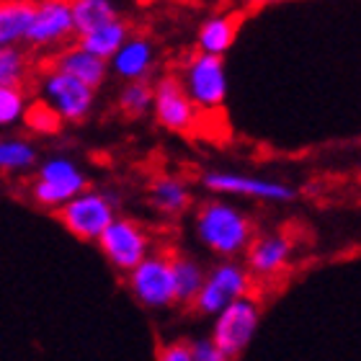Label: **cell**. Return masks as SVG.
Returning a JSON list of instances; mask_svg holds the SVG:
<instances>
[{"mask_svg":"<svg viewBox=\"0 0 361 361\" xmlns=\"http://www.w3.org/2000/svg\"><path fill=\"white\" fill-rule=\"evenodd\" d=\"M196 233L209 250L219 256H235L248 245L250 222L230 204L209 202L196 217Z\"/></svg>","mask_w":361,"mask_h":361,"instance_id":"obj_1","label":"cell"},{"mask_svg":"<svg viewBox=\"0 0 361 361\" xmlns=\"http://www.w3.org/2000/svg\"><path fill=\"white\" fill-rule=\"evenodd\" d=\"M258 305L248 297L233 302L230 307H225L214 320V331H212V343L227 356L233 359L248 348L250 338L256 336L258 328Z\"/></svg>","mask_w":361,"mask_h":361,"instance_id":"obj_2","label":"cell"},{"mask_svg":"<svg viewBox=\"0 0 361 361\" xmlns=\"http://www.w3.org/2000/svg\"><path fill=\"white\" fill-rule=\"evenodd\" d=\"M57 217L80 240H98L106 227L116 219L114 217V204L104 194L75 196L57 209Z\"/></svg>","mask_w":361,"mask_h":361,"instance_id":"obj_3","label":"cell"},{"mask_svg":"<svg viewBox=\"0 0 361 361\" xmlns=\"http://www.w3.org/2000/svg\"><path fill=\"white\" fill-rule=\"evenodd\" d=\"M98 245L104 250V256L121 271H135L137 266L147 258L150 240L142 227L132 219H114L106 227L104 235L98 238Z\"/></svg>","mask_w":361,"mask_h":361,"instance_id":"obj_4","label":"cell"},{"mask_svg":"<svg viewBox=\"0 0 361 361\" xmlns=\"http://www.w3.org/2000/svg\"><path fill=\"white\" fill-rule=\"evenodd\" d=\"M248 271L238 264H219L212 271L209 276L204 279V286L199 297L194 300L196 310L204 315H219L225 307H230L233 302L243 300L248 292Z\"/></svg>","mask_w":361,"mask_h":361,"instance_id":"obj_5","label":"cell"},{"mask_svg":"<svg viewBox=\"0 0 361 361\" xmlns=\"http://www.w3.org/2000/svg\"><path fill=\"white\" fill-rule=\"evenodd\" d=\"M129 286L147 307H166L176 302L173 266L166 256H147L135 271H129Z\"/></svg>","mask_w":361,"mask_h":361,"instance_id":"obj_6","label":"cell"},{"mask_svg":"<svg viewBox=\"0 0 361 361\" xmlns=\"http://www.w3.org/2000/svg\"><path fill=\"white\" fill-rule=\"evenodd\" d=\"M83 188H85L83 173L70 160L54 158L42 166L31 194H34V199L39 204H44V207H62L70 199L83 194Z\"/></svg>","mask_w":361,"mask_h":361,"instance_id":"obj_7","label":"cell"},{"mask_svg":"<svg viewBox=\"0 0 361 361\" xmlns=\"http://www.w3.org/2000/svg\"><path fill=\"white\" fill-rule=\"evenodd\" d=\"M183 90L188 93L191 104L214 109L225 101L227 96V73L222 57H212V54H199L191 60L186 68V85Z\"/></svg>","mask_w":361,"mask_h":361,"instance_id":"obj_8","label":"cell"},{"mask_svg":"<svg viewBox=\"0 0 361 361\" xmlns=\"http://www.w3.org/2000/svg\"><path fill=\"white\" fill-rule=\"evenodd\" d=\"M44 96H47V104L60 114L62 121L83 119L85 114L90 111V104H93V90H90L88 85H83L80 80H75V78L62 75L57 70H52V73L47 75Z\"/></svg>","mask_w":361,"mask_h":361,"instance_id":"obj_9","label":"cell"},{"mask_svg":"<svg viewBox=\"0 0 361 361\" xmlns=\"http://www.w3.org/2000/svg\"><path fill=\"white\" fill-rule=\"evenodd\" d=\"M152 111H155V119L171 132L188 129L196 114L191 98L176 78H163L158 88L152 90Z\"/></svg>","mask_w":361,"mask_h":361,"instance_id":"obj_10","label":"cell"},{"mask_svg":"<svg viewBox=\"0 0 361 361\" xmlns=\"http://www.w3.org/2000/svg\"><path fill=\"white\" fill-rule=\"evenodd\" d=\"M204 186L214 194H243L253 199H266V202H289L294 196L292 188L276 180L253 178L243 173H219V171L204 176Z\"/></svg>","mask_w":361,"mask_h":361,"instance_id":"obj_11","label":"cell"},{"mask_svg":"<svg viewBox=\"0 0 361 361\" xmlns=\"http://www.w3.org/2000/svg\"><path fill=\"white\" fill-rule=\"evenodd\" d=\"M73 13L68 3H42L34 11L26 42L34 47H49L73 34Z\"/></svg>","mask_w":361,"mask_h":361,"instance_id":"obj_12","label":"cell"},{"mask_svg":"<svg viewBox=\"0 0 361 361\" xmlns=\"http://www.w3.org/2000/svg\"><path fill=\"white\" fill-rule=\"evenodd\" d=\"M52 70H57V73H62V75L75 78V80H80L83 85H88L90 90L98 88L106 78V62L93 57V54L83 52V49H78V47L65 49L62 54H57Z\"/></svg>","mask_w":361,"mask_h":361,"instance_id":"obj_13","label":"cell"},{"mask_svg":"<svg viewBox=\"0 0 361 361\" xmlns=\"http://www.w3.org/2000/svg\"><path fill=\"white\" fill-rule=\"evenodd\" d=\"M152 60H155V49L147 39H127L121 49L111 57L114 70L119 73L121 78H127L132 83L142 80L152 68Z\"/></svg>","mask_w":361,"mask_h":361,"instance_id":"obj_14","label":"cell"},{"mask_svg":"<svg viewBox=\"0 0 361 361\" xmlns=\"http://www.w3.org/2000/svg\"><path fill=\"white\" fill-rule=\"evenodd\" d=\"M127 23L119 21V18H114L111 23H106V26H98V29L88 31L83 37L78 39V49H83V52L93 54L98 60H111L114 54L119 52L121 44L127 42Z\"/></svg>","mask_w":361,"mask_h":361,"instance_id":"obj_15","label":"cell"},{"mask_svg":"<svg viewBox=\"0 0 361 361\" xmlns=\"http://www.w3.org/2000/svg\"><path fill=\"white\" fill-rule=\"evenodd\" d=\"M289 253H292V243L284 235H266L250 245L248 266L256 274H274L286 264Z\"/></svg>","mask_w":361,"mask_h":361,"instance_id":"obj_16","label":"cell"},{"mask_svg":"<svg viewBox=\"0 0 361 361\" xmlns=\"http://www.w3.org/2000/svg\"><path fill=\"white\" fill-rule=\"evenodd\" d=\"M37 6L31 3H0V47H11L26 39Z\"/></svg>","mask_w":361,"mask_h":361,"instance_id":"obj_17","label":"cell"},{"mask_svg":"<svg viewBox=\"0 0 361 361\" xmlns=\"http://www.w3.org/2000/svg\"><path fill=\"white\" fill-rule=\"evenodd\" d=\"M235 42V21L230 16H214L209 21L202 23L199 29V47L202 54L222 57Z\"/></svg>","mask_w":361,"mask_h":361,"instance_id":"obj_18","label":"cell"},{"mask_svg":"<svg viewBox=\"0 0 361 361\" xmlns=\"http://www.w3.org/2000/svg\"><path fill=\"white\" fill-rule=\"evenodd\" d=\"M70 13H73V29L83 37L98 26L111 23L116 18V8L109 0H78L70 6Z\"/></svg>","mask_w":361,"mask_h":361,"instance_id":"obj_19","label":"cell"},{"mask_svg":"<svg viewBox=\"0 0 361 361\" xmlns=\"http://www.w3.org/2000/svg\"><path fill=\"white\" fill-rule=\"evenodd\" d=\"M173 266V286H176V302H194L204 286V271L194 258L176 256L171 258Z\"/></svg>","mask_w":361,"mask_h":361,"instance_id":"obj_20","label":"cell"},{"mask_svg":"<svg viewBox=\"0 0 361 361\" xmlns=\"http://www.w3.org/2000/svg\"><path fill=\"white\" fill-rule=\"evenodd\" d=\"M150 199L155 204V209L166 212V214H178L188 207L191 194L178 178H160L152 183Z\"/></svg>","mask_w":361,"mask_h":361,"instance_id":"obj_21","label":"cell"},{"mask_svg":"<svg viewBox=\"0 0 361 361\" xmlns=\"http://www.w3.org/2000/svg\"><path fill=\"white\" fill-rule=\"evenodd\" d=\"M23 121H26V127L29 129L42 132V135H54V132H60V127H62L60 114L54 111L47 101H34L31 106H26Z\"/></svg>","mask_w":361,"mask_h":361,"instance_id":"obj_22","label":"cell"},{"mask_svg":"<svg viewBox=\"0 0 361 361\" xmlns=\"http://www.w3.org/2000/svg\"><path fill=\"white\" fill-rule=\"evenodd\" d=\"M26 60L13 47H0V88H21Z\"/></svg>","mask_w":361,"mask_h":361,"instance_id":"obj_23","label":"cell"},{"mask_svg":"<svg viewBox=\"0 0 361 361\" xmlns=\"http://www.w3.org/2000/svg\"><path fill=\"white\" fill-rule=\"evenodd\" d=\"M119 104L129 116H142L145 111L152 109V88L147 83H142V80L129 83L127 88L121 90Z\"/></svg>","mask_w":361,"mask_h":361,"instance_id":"obj_24","label":"cell"},{"mask_svg":"<svg viewBox=\"0 0 361 361\" xmlns=\"http://www.w3.org/2000/svg\"><path fill=\"white\" fill-rule=\"evenodd\" d=\"M34 150L31 145L18 142V140H8L0 142V171H18V168H29L34 163Z\"/></svg>","mask_w":361,"mask_h":361,"instance_id":"obj_25","label":"cell"},{"mask_svg":"<svg viewBox=\"0 0 361 361\" xmlns=\"http://www.w3.org/2000/svg\"><path fill=\"white\" fill-rule=\"evenodd\" d=\"M23 116L21 88H0V124H11Z\"/></svg>","mask_w":361,"mask_h":361,"instance_id":"obj_26","label":"cell"},{"mask_svg":"<svg viewBox=\"0 0 361 361\" xmlns=\"http://www.w3.org/2000/svg\"><path fill=\"white\" fill-rule=\"evenodd\" d=\"M188 346H191V359L194 361H227V356L212 343V338L191 341Z\"/></svg>","mask_w":361,"mask_h":361,"instance_id":"obj_27","label":"cell"},{"mask_svg":"<svg viewBox=\"0 0 361 361\" xmlns=\"http://www.w3.org/2000/svg\"><path fill=\"white\" fill-rule=\"evenodd\" d=\"M158 361H194L191 359V346L188 343H171L160 351Z\"/></svg>","mask_w":361,"mask_h":361,"instance_id":"obj_28","label":"cell"}]
</instances>
